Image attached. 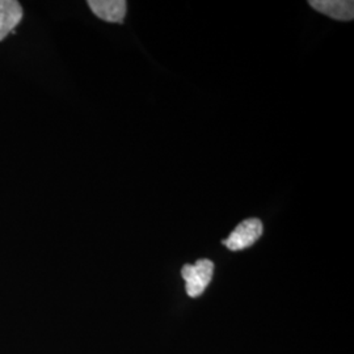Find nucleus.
Wrapping results in <instances>:
<instances>
[{
    "instance_id": "obj_3",
    "label": "nucleus",
    "mask_w": 354,
    "mask_h": 354,
    "mask_svg": "<svg viewBox=\"0 0 354 354\" xmlns=\"http://www.w3.org/2000/svg\"><path fill=\"white\" fill-rule=\"evenodd\" d=\"M87 4L91 11L104 21L124 23L127 8L125 0H88Z\"/></svg>"
},
{
    "instance_id": "obj_5",
    "label": "nucleus",
    "mask_w": 354,
    "mask_h": 354,
    "mask_svg": "<svg viewBox=\"0 0 354 354\" xmlns=\"http://www.w3.org/2000/svg\"><path fill=\"white\" fill-rule=\"evenodd\" d=\"M23 20V8L16 0H0V41H3Z\"/></svg>"
},
{
    "instance_id": "obj_4",
    "label": "nucleus",
    "mask_w": 354,
    "mask_h": 354,
    "mask_svg": "<svg viewBox=\"0 0 354 354\" xmlns=\"http://www.w3.org/2000/svg\"><path fill=\"white\" fill-rule=\"evenodd\" d=\"M308 4L330 19L351 21L354 17V3L352 0H310Z\"/></svg>"
},
{
    "instance_id": "obj_1",
    "label": "nucleus",
    "mask_w": 354,
    "mask_h": 354,
    "mask_svg": "<svg viewBox=\"0 0 354 354\" xmlns=\"http://www.w3.org/2000/svg\"><path fill=\"white\" fill-rule=\"evenodd\" d=\"M214 273V264L207 259L198 260L194 266H183L181 276L187 283V294L190 298H197L203 295V291L210 283Z\"/></svg>"
},
{
    "instance_id": "obj_2",
    "label": "nucleus",
    "mask_w": 354,
    "mask_h": 354,
    "mask_svg": "<svg viewBox=\"0 0 354 354\" xmlns=\"http://www.w3.org/2000/svg\"><path fill=\"white\" fill-rule=\"evenodd\" d=\"M263 235V223L257 218L243 221L226 241H222L230 251H241L253 245Z\"/></svg>"
}]
</instances>
